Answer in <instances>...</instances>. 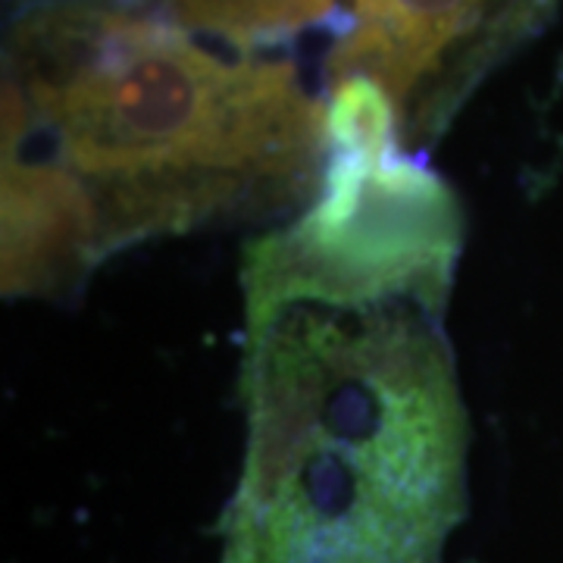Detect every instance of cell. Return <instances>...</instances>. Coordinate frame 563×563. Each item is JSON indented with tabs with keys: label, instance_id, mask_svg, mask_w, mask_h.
<instances>
[{
	"label": "cell",
	"instance_id": "obj_4",
	"mask_svg": "<svg viewBox=\"0 0 563 563\" xmlns=\"http://www.w3.org/2000/svg\"><path fill=\"white\" fill-rule=\"evenodd\" d=\"M188 35L254 54L339 16V0H141Z\"/></svg>",
	"mask_w": 563,
	"mask_h": 563
},
{
	"label": "cell",
	"instance_id": "obj_1",
	"mask_svg": "<svg viewBox=\"0 0 563 563\" xmlns=\"http://www.w3.org/2000/svg\"><path fill=\"white\" fill-rule=\"evenodd\" d=\"M329 103L141 0H44L3 79V291L54 295L151 239L307 203Z\"/></svg>",
	"mask_w": 563,
	"mask_h": 563
},
{
	"label": "cell",
	"instance_id": "obj_3",
	"mask_svg": "<svg viewBox=\"0 0 563 563\" xmlns=\"http://www.w3.org/2000/svg\"><path fill=\"white\" fill-rule=\"evenodd\" d=\"M558 0H354L325 85L369 79L398 110L404 144L435 132L466 88L517 41L532 35Z\"/></svg>",
	"mask_w": 563,
	"mask_h": 563
},
{
	"label": "cell",
	"instance_id": "obj_2",
	"mask_svg": "<svg viewBox=\"0 0 563 563\" xmlns=\"http://www.w3.org/2000/svg\"><path fill=\"white\" fill-rule=\"evenodd\" d=\"M448 273L247 244L244 457L220 563H442L466 517L470 420Z\"/></svg>",
	"mask_w": 563,
	"mask_h": 563
}]
</instances>
